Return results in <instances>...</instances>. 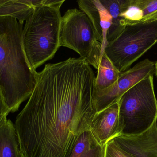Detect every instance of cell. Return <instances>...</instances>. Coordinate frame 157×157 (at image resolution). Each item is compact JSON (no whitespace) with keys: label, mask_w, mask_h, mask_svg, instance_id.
Returning <instances> with one entry per match:
<instances>
[{"label":"cell","mask_w":157,"mask_h":157,"mask_svg":"<svg viewBox=\"0 0 157 157\" xmlns=\"http://www.w3.org/2000/svg\"><path fill=\"white\" fill-rule=\"evenodd\" d=\"M95 74L82 58L48 64L15 127L22 157H66L96 112Z\"/></svg>","instance_id":"cell-1"},{"label":"cell","mask_w":157,"mask_h":157,"mask_svg":"<svg viewBox=\"0 0 157 157\" xmlns=\"http://www.w3.org/2000/svg\"><path fill=\"white\" fill-rule=\"evenodd\" d=\"M23 27L14 17L0 15V90L10 112L29 99L36 81L24 51Z\"/></svg>","instance_id":"cell-2"},{"label":"cell","mask_w":157,"mask_h":157,"mask_svg":"<svg viewBox=\"0 0 157 157\" xmlns=\"http://www.w3.org/2000/svg\"><path fill=\"white\" fill-rule=\"evenodd\" d=\"M64 2L43 0L25 21L23 48L28 62L34 71L52 59L60 47V8Z\"/></svg>","instance_id":"cell-3"},{"label":"cell","mask_w":157,"mask_h":157,"mask_svg":"<svg viewBox=\"0 0 157 157\" xmlns=\"http://www.w3.org/2000/svg\"><path fill=\"white\" fill-rule=\"evenodd\" d=\"M121 135L141 134L157 120L153 74L125 92L118 100Z\"/></svg>","instance_id":"cell-4"},{"label":"cell","mask_w":157,"mask_h":157,"mask_svg":"<svg viewBox=\"0 0 157 157\" xmlns=\"http://www.w3.org/2000/svg\"><path fill=\"white\" fill-rule=\"evenodd\" d=\"M157 43V20L127 24L121 33L109 42L104 53L120 73Z\"/></svg>","instance_id":"cell-5"},{"label":"cell","mask_w":157,"mask_h":157,"mask_svg":"<svg viewBox=\"0 0 157 157\" xmlns=\"http://www.w3.org/2000/svg\"><path fill=\"white\" fill-rule=\"evenodd\" d=\"M59 41L60 47L73 50L98 69L102 55V39L85 12L76 8L69 9L62 17Z\"/></svg>","instance_id":"cell-6"},{"label":"cell","mask_w":157,"mask_h":157,"mask_svg":"<svg viewBox=\"0 0 157 157\" xmlns=\"http://www.w3.org/2000/svg\"><path fill=\"white\" fill-rule=\"evenodd\" d=\"M155 71V62L146 59L132 68L121 73L119 79L113 85L102 91H95L97 112L117 102L125 92L149 75L154 73Z\"/></svg>","instance_id":"cell-7"},{"label":"cell","mask_w":157,"mask_h":157,"mask_svg":"<svg viewBox=\"0 0 157 157\" xmlns=\"http://www.w3.org/2000/svg\"><path fill=\"white\" fill-rule=\"evenodd\" d=\"M157 121L141 134L120 135L113 140L131 157H157Z\"/></svg>","instance_id":"cell-8"},{"label":"cell","mask_w":157,"mask_h":157,"mask_svg":"<svg viewBox=\"0 0 157 157\" xmlns=\"http://www.w3.org/2000/svg\"><path fill=\"white\" fill-rule=\"evenodd\" d=\"M90 130L96 140L102 145L121 135L118 101L100 112L92 119Z\"/></svg>","instance_id":"cell-9"},{"label":"cell","mask_w":157,"mask_h":157,"mask_svg":"<svg viewBox=\"0 0 157 157\" xmlns=\"http://www.w3.org/2000/svg\"><path fill=\"white\" fill-rule=\"evenodd\" d=\"M106 145L96 140L90 129L81 133L66 157H105Z\"/></svg>","instance_id":"cell-10"},{"label":"cell","mask_w":157,"mask_h":157,"mask_svg":"<svg viewBox=\"0 0 157 157\" xmlns=\"http://www.w3.org/2000/svg\"><path fill=\"white\" fill-rule=\"evenodd\" d=\"M42 0H0V15L14 17L24 24Z\"/></svg>","instance_id":"cell-11"},{"label":"cell","mask_w":157,"mask_h":157,"mask_svg":"<svg viewBox=\"0 0 157 157\" xmlns=\"http://www.w3.org/2000/svg\"><path fill=\"white\" fill-rule=\"evenodd\" d=\"M0 157H22L15 127L10 120L0 127Z\"/></svg>","instance_id":"cell-12"},{"label":"cell","mask_w":157,"mask_h":157,"mask_svg":"<svg viewBox=\"0 0 157 157\" xmlns=\"http://www.w3.org/2000/svg\"><path fill=\"white\" fill-rule=\"evenodd\" d=\"M95 78V91H102L113 85L121 73L115 68L104 53L101 55Z\"/></svg>","instance_id":"cell-13"},{"label":"cell","mask_w":157,"mask_h":157,"mask_svg":"<svg viewBox=\"0 0 157 157\" xmlns=\"http://www.w3.org/2000/svg\"><path fill=\"white\" fill-rule=\"evenodd\" d=\"M112 17V23L107 34L108 43L116 38L125 27V22L120 16L122 0H100Z\"/></svg>","instance_id":"cell-14"},{"label":"cell","mask_w":157,"mask_h":157,"mask_svg":"<svg viewBox=\"0 0 157 157\" xmlns=\"http://www.w3.org/2000/svg\"><path fill=\"white\" fill-rule=\"evenodd\" d=\"M120 16L126 25L142 21L144 14L141 8L136 4L134 0H122Z\"/></svg>","instance_id":"cell-15"},{"label":"cell","mask_w":157,"mask_h":157,"mask_svg":"<svg viewBox=\"0 0 157 157\" xmlns=\"http://www.w3.org/2000/svg\"><path fill=\"white\" fill-rule=\"evenodd\" d=\"M94 3L98 11L99 15L100 25L101 27L102 33V54L108 42L107 36L108 31L112 23V17L108 9L101 2L100 0H93Z\"/></svg>","instance_id":"cell-16"},{"label":"cell","mask_w":157,"mask_h":157,"mask_svg":"<svg viewBox=\"0 0 157 157\" xmlns=\"http://www.w3.org/2000/svg\"><path fill=\"white\" fill-rule=\"evenodd\" d=\"M81 11L85 12L91 20L100 37L102 39V33L100 25L98 11L93 0H79L77 1Z\"/></svg>","instance_id":"cell-17"},{"label":"cell","mask_w":157,"mask_h":157,"mask_svg":"<svg viewBox=\"0 0 157 157\" xmlns=\"http://www.w3.org/2000/svg\"><path fill=\"white\" fill-rule=\"evenodd\" d=\"M134 2L143 10V19L157 12V0H134Z\"/></svg>","instance_id":"cell-18"},{"label":"cell","mask_w":157,"mask_h":157,"mask_svg":"<svg viewBox=\"0 0 157 157\" xmlns=\"http://www.w3.org/2000/svg\"><path fill=\"white\" fill-rule=\"evenodd\" d=\"M105 157H131L112 140L106 144Z\"/></svg>","instance_id":"cell-19"},{"label":"cell","mask_w":157,"mask_h":157,"mask_svg":"<svg viewBox=\"0 0 157 157\" xmlns=\"http://www.w3.org/2000/svg\"><path fill=\"white\" fill-rule=\"evenodd\" d=\"M9 112L0 90V127L7 120V116Z\"/></svg>","instance_id":"cell-20"},{"label":"cell","mask_w":157,"mask_h":157,"mask_svg":"<svg viewBox=\"0 0 157 157\" xmlns=\"http://www.w3.org/2000/svg\"><path fill=\"white\" fill-rule=\"evenodd\" d=\"M155 20H157V12L152 14L151 15L144 18L141 21H155Z\"/></svg>","instance_id":"cell-21"},{"label":"cell","mask_w":157,"mask_h":157,"mask_svg":"<svg viewBox=\"0 0 157 157\" xmlns=\"http://www.w3.org/2000/svg\"><path fill=\"white\" fill-rule=\"evenodd\" d=\"M155 72L156 75L157 77V61L155 63Z\"/></svg>","instance_id":"cell-22"}]
</instances>
